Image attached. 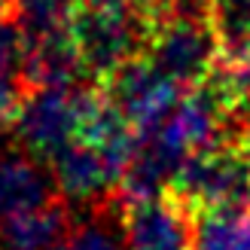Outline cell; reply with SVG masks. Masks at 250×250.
I'll list each match as a JSON object with an SVG mask.
<instances>
[{"instance_id": "1", "label": "cell", "mask_w": 250, "mask_h": 250, "mask_svg": "<svg viewBox=\"0 0 250 250\" xmlns=\"http://www.w3.org/2000/svg\"><path fill=\"white\" fill-rule=\"evenodd\" d=\"M70 28L85 64V77L92 85H104L128 61L141 58L146 52L149 34H153V24L134 6L77 9Z\"/></svg>"}, {"instance_id": "2", "label": "cell", "mask_w": 250, "mask_h": 250, "mask_svg": "<svg viewBox=\"0 0 250 250\" xmlns=\"http://www.w3.org/2000/svg\"><path fill=\"white\" fill-rule=\"evenodd\" d=\"M144 58L183 95H189L210 80L220 64V40L210 19L168 16L153 24Z\"/></svg>"}, {"instance_id": "3", "label": "cell", "mask_w": 250, "mask_h": 250, "mask_svg": "<svg viewBox=\"0 0 250 250\" xmlns=\"http://www.w3.org/2000/svg\"><path fill=\"white\" fill-rule=\"evenodd\" d=\"M168 189L177 192L195 214H250V159L232 141L217 144L186 159Z\"/></svg>"}, {"instance_id": "4", "label": "cell", "mask_w": 250, "mask_h": 250, "mask_svg": "<svg viewBox=\"0 0 250 250\" xmlns=\"http://www.w3.org/2000/svg\"><path fill=\"white\" fill-rule=\"evenodd\" d=\"M92 89L95 85L85 83V85H77V89L31 92L21 104L16 125H12L16 146L49 168L61 149L77 141Z\"/></svg>"}, {"instance_id": "5", "label": "cell", "mask_w": 250, "mask_h": 250, "mask_svg": "<svg viewBox=\"0 0 250 250\" xmlns=\"http://www.w3.org/2000/svg\"><path fill=\"white\" fill-rule=\"evenodd\" d=\"M101 89L125 116V122L134 128L137 141L156 134L183 101V92L171 80L162 77L144 55L128 61L122 70H116Z\"/></svg>"}, {"instance_id": "6", "label": "cell", "mask_w": 250, "mask_h": 250, "mask_svg": "<svg viewBox=\"0 0 250 250\" xmlns=\"http://www.w3.org/2000/svg\"><path fill=\"white\" fill-rule=\"evenodd\" d=\"M198 214L177 192H159L141 202L122 198L125 250H195Z\"/></svg>"}, {"instance_id": "7", "label": "cell", "mask_w": 250, "mask_h": 250, "mask_svg": "<svg viewBox=\"0 0 250 250\" xmlns=\"http://www.w3.org/2000/svg\"><path fill=\"white\" fill-rule=\"evenodd\" d=\"M28 40L31 49H28V67H24L28 95L46 89H77V85L89 83L80 46L73 40V28L28 34Z\"/></svg>"}, {"instance_id": "8", "label": "cell", "mask_w": 250, "mask_h": 250, "mask_svg": "<svg viewBox=\"0 0 250 250\" xmlns=\"http://www.w3.org/2000/svg\"><path fill=\"white\" fill-rule=\"evenodd\" d=\"M55 198H61L58 183L43 162L31 159L19 146L0 153V223L46 208Z\"/></svg>"}, {"instance_id": "9", "label": "cell", "mask_w": 250, "mask_h": 250, "mask_svg": "<svg viewBox=\"0 0 250 250\" xmlns=\"http://www.w3.org/2000/svg\"><path fill=\"white\" fill-rule=\"evenodd\" d=\"M73 229L70 202L55 198L52 205L19 214L0 223V250H55Z\"/></svg>"}, {"instance_id": "10", "label": "cell", "mask_w": 250, "mask_h": 250, "mask_svg": "<svg viewBox=\"0 0 250 250\" xmlns=\"http://www.w3.org/2000/svg\"><path fill=\"white\" fill-rule=\"evenodd\" d=\"M55 250H125L122 195L113 192L104 202L89 205V214L73 220V229Z\"/></svg>"}, {"instance_id": "11", "label": "cell", "mask_w": 250, "mask_h": 250, "mask_svg": "<svg viewBox=\"0 0 250 250\" xmlns=\"http://www.w3.org/2000/svg\"><path fill=\"white\" fill-rule=\"evenodd\" d=\"M195 250H250V214L235 210L198 214Z\"/></svg>"}, {"instance_id": "12", "label": "cell", "mask_w": 250, "mask_h": 250, "mask_svg": "<svg viewBox=\"0 0 250 250\" xmlns=\"http://www.w3.org/2000/svg\"><path fill=\"white\" fill-rule=\"evenodd\" d=\"M12 6H16V19L28 34L70 28L77 16V0H12Z\"/></svg>"}, {"instance_id": "13", "label": "cell", "mask_w": 250, "mask_h": 250, "mask_svg": "<svg viewBox=\"0 0 250 250\" xmlns=\"http://www.w3.org/2000/svg\"><path fill=\"white\" fill-rule=\"evenodd\" d=\"M28 31L21 28V21L16 16H9L6 21H0V77H6L12 83H24V67H28Z\"/></svg>"}, {"instance_id": "14", "label": "cell", "mask_w": 250, "mask_h": 250, "mask_svg": "<svg viewBox=\"0 0 250 250\" xmlns=\"http://www.w3.org/2000/svg\"><path fill=\"white\" fill-rule=\"evenodd\" d=\"M24 98H28V89H24L21 83H12L6 77H0V131H6V128L16 125Z\"/></svg>"}, {"instance_id": "15", "label": "cell", "mask_w": 250, "mask_h": 250, "mask_svg": "<svg viewBox=\"0 0 250 250\" xmlns=\"http://www.w3.org/2000/svg\"><path fill=\"white\" fill-rule=\"evenodd\" d=\"M174 3H177V0H131V6L141 12L149 24H159V21L171 12Z\"/></svg>"}, {"instance_id": "16", "label": "cell", "mask_w": 250, "mask_h": 250, "mask_svg": "<svg viewBox=\"0 0 250 250\" xmlns=\"http://www.w3.org/2000/svg\"><path fill=\"white\" fill-rule=\"evenodd\" d=\"M229 141L250 159V110H247L244 116H238V119L232 122V137H229Z\"/></svg>"}, {"instance_id": "17", "label": "cell", "mask_w": 250, "mask_h": 250, "mask_svg": "<svg viewBox=\"0 0 250 250\" xmlns=\"http://www.w3.org/2000/svg\"><path fill=\"white\" fill-rule=\"evenodd\" d=\"M131 6V0H77V9H122Z\"/></svg>"}, {"instance_id": "18", "label": "cell", "mask_w": 250, "mask_h": 250, "mask_svg": "<svg viewBox=\"0 0 250 250\" xmlns=\"http://www.w3.org/2000/svg\"><path fill=\"white\" fill-rule=\"evenodd\" d=\"M9 16H16V6H12V0H0V21H6Z\"/></svg>"}]
</instances>
